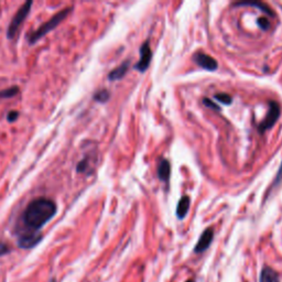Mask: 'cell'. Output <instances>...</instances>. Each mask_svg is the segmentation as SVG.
Masks as SVG:
<instances>
[{"mask_svg": "<svg viewBox=\"0 0 282 282\" xmlns=\"http://www.w3.org/2000/svg\"><path fill=\"white\" fill-rule=\"evenodd\" d=\"M187 282H194V280H188Z\"/></svg>", "mask_w": 282, "mask_h": 282, "instance_id": "cell-23", "label": "cell"}, {"mask_svg": "<svg viewBox=\"0 0 282 282\" xmlns=\"http://www.w3.org/2000/svg\"><path fill=\"white\" fill-rule=\"evenodd\" d=\"M260 282H280L279 275L271 267H264L260 273Z\"/></svg>", "mask_w": 282, "mask_h": 282, "instance_id": "cell-13", "label": "cell"}, {"mask_svg": "<svg viewBox=\"0 0 282 282\" xmlns=\"http://www.w3.org/2000/svg\"><path fill=\"white\" fill-rule=\"evenodd\" d=\"M236 7H238V6H251V7H257L259 10H261L262 12H265V14L274 17L275 14L274 11L269 7L268 5H266L265 3H261V2H240V3H237L235 4Z\"/></svg>", "mask_w": 282, "mask_h": 282, "instance_id": "cell-11", "label": "cell"}, {"mask_svg": "<svg viewBox=\"0 0 282 282\" xmlns=\"http://www.w3.org/2000/svg\"><path fill=\"white\" fill-rule=\"evenodd\" d=\"M280 114H281L280 105L278 104L277 101L271 100L270 102H269V112L267 114V116L259 124L258 131L260 133H264L266 130L272 128L274 126V124L277 123V120L279 119Z\"/></svg>", "mask_w": 282, "mask_h": 282, "instance_id": "cell-4", "label": "cell"}, {"mask_svg": "<svg viewBox=\"0 0 282 282\" xmlns=\"http://www.w3.org/2000/svg\"><path fill=\"white\" fill-rule=\"evenodd\" d=\"M33 3L32 2H27L24 3L19 10L16 12V15L12 18L11 22L8 25V29H7V38L8 39H14V38L17 36L19 29H20L21 24L24 22L25 19H27L28 15L30 14V10Z\"/></svg>", "mask_w": 282, "mask_h": 282, "instance_id": "cell-3", "label": "cell"}, {"mask_svg": "<svg viewBox=\"0 0 282 282\" xmlns=\"http://www.w3.org/2000/svg\"><path fill=\"white\" fill-rule=\"evenodd\" d=\"M89 170V159L86 157L78 163L76 165V171L78 173H87Z\"/></svg>", "mask_w": 282, "mask_h": 282, "instance_id": "cell-16", "label": "cell"}, {"mask_svg": "<svg viewBox=\"0 0 282 282\" xmlns=\"http://www.w3.org/2000/svg\"><path fill=\"white\" fill-rule=\"evenodd\" d=\"M129 65H130V61H125L123 64L116 68H114L112 72L108 74V80L110 81H118L124 78V76L127 74L128 69H129Z\"/></svg>", "mask_w": 282, "mask_h": 282, "instance_id": "cell-10", "label": "cell"}, {"mask_svg": "<svg viewBox=\"0 0 282 282\" xmlns=\"http://www.w3.org/2000/svg\"><path fill=\"white\" fill-rule=\"evenodd\" d=\"M72 10H73L72 7H67L65 9L59 11L53 17H51L49 21L43 23L39 29L36 30L34 32H32L29 37V43L31 44V46H33V44H36L38 41L41 40L42 38H44L49 33V32L53 31L57 25H59L64 20V19H65L70 14V12H72Z\"/></svg>", "mask_w": 282, "mask_h": 282, "instance_id": "cell-2", "label": "cell"}, {"mask_svg": "<svg viewBox=\"0 0 282 282\" xmlns=\"http://www.w3.org/2000/svg\"><path fill=\"white\" fill-rule=\"evenodd\" d=\"M203 104L206 106V107L211 108V110H214V111H221V107L217 106L215 102L213 100H210L209 98H204L203 99Z\"/></svg>", "mask_w": 282, "mask_h": 282, "instance_id": "cell-19", "label": "cell"}, {"mask_svg": "<svg viewBox=\"0 0 282 282\" xmlns=\"http://www.w3.org/2000/svg\"><path fill=\"white\" fill-rule=\"evenodd\" d=\"M42 240L41 233L22 232L19 233L18 246L22 249H30L36 247Z\"/></svg>", "mask_w": 282, "mask_h": 282, "instance_id": "cell-5", "label": "cell"}, {"mask_svg": "<svg viewBox=\"0 0 282 282\" xmlns=\"http://www.w3.org/2000/svg\"><path fill=\"white\" fill-rule=\"evenodd\" d=\"M190 208V198L189 196L184 195L180 198V201L178 203L177 206V216L179 220H183L185 216H187L188 211Z\"/></svg>", "mask_w": 282, "mask_h": 282, "instance_id": "cell-12", "label": "cell"}, {"mask_svg": "<svg viewBox=\"0 0 282 282\" xmlns=\"http://www.w3.org/2000/svg\"><path fill=\"white\" fill-rule=\"evenodd\" d=\"M10 253V247L8 243H6L4 241H0V257L5 256Z\"/></svg>", "mask_w": 282, "mask_h": 282, "instance_id": "cell-20", "label": "cell"}, {"mask_svg": "<svg viewBox=\"0 0 282 282\" xmlns=\"http://www.w3.org/2000/svg\"><path fill=\"white\" fill-rule=\"evenodd\" d=\"M19 118V113L17 111H11L8 113L7 115V120L9 121V123H15V121Z\"/></svg>", "mask_w": 282, "mask_h": 282, "instance_id": "cell-21", "label": "cell"}, {"mask_svg": "<svg viewBox=\"0 0 282 282\" xmlns=\"http://www.w3.org/2000/svg\"><path fill=\"white\" fill-rule=\"evenodd\" d=\"M19 89L18 86H11L9 88H6L4 91H0V98H11V97H15V96L19 93Z\"/></svg>", "mask_w": 282, "mask_h": 282, "instance_id": "cell-15", "label": "cell"}, {"mask_svg": "<svg viewBox=\"0 0 282 282\" xmlns=\"http://www.w3.org/2000/svg\"><path fill=\"white\" fill-rule=\"evenodd\" d=\"M51 282H56V280H55V279H52V280H51Z\"/></svg>", "mask_w": 282, "mask_h": 282, "instance_id": "cell-22", "label": "cell"}, {"mask_svg": "<svg viewBox=\"0 0 282 282\" xmlns=\"http://www.w3.org/2000/svg\"><path fill=\"white\" fill-rule=\"evenodd\" d=\"M152 59V52L149 41H146L140 48V60L134 65V68L138 69L140 73H144L149 67Z\"/></svg>", "mask_w": 282, "mask_h": 282, "instance_id": "cell-6", "label": "cell"}, {"mask_svg": "<svg viewBox=\"0 0 282 282\" xmlns=\"http://www.w3.org/2000/svg\"><path fill=\"white\" fill-rule=\"evenodd\" d=\"M193 61L198 66H201L206 70H210V72L216 70L217 67H219V64H217L215 59L203 52H195L193 55Z\"/></svg>", "mask_w": 282, "mask_h": 282, "instance_id": "cell-7", "label": "cell"}, {"mask_svg": "<svg viewBox=\"0 0 282 282\" xmlns=\"http://www.w3.org/2000/svg\"><path fill=\"white\" fill-rule=\"evenodd\" d=\"M257 24H258V27L264 31H267V30L270 29V22H269L267 18H264V17L259 18L257 20Z\"/></svg>", "mask_w": 282, "mask_h": 282, "instance_id": "cell-18", "label": "cell"}, {"mask_svg": "<svg viewBox=\"0 0 282 282\" xmlns=\"http://www.w3.org/2000/svg\"><path fill=\"white\" fill-rule=\"evenodd\" d=\"M93 98L96 101L101 102V104H105V102H107L108 100H110L111 93H110V91H107V89H105V88L104 89H100V91H97V92L94 94Z\"/></svg>", "mask_w": 282, "mask_h": 282, "instance_id": "cell-14", "label": "cell"}, {"mask_svg": "<svg viewBox=\"0 0 282 282\" xmlns=\"http://www.w3.org/2000/svg\"><path fill=\"white\" fill-rule=\"evenodd\" d=\"M171 175V164L166 159H161L158 165V177L161 181L168 183Z\"/></svg>", "mask_w": 282, "mask_h": 282, "instance_id": "cell-9", "label": "cell"}, {"mask_svg": "<svg viewBox=\"0 0 282 282\" xmlns=\"http://www.w3.org/2000/svg\"><path fill=\"white\" fill-rule=\"evenodd\" d=\"M214 98L217 99L219 101H221L222 104H224V105H230V104H232V101H233V98L230 97V95L225 94V93L216 94L214 96Z\"/></svg>", "mask_w": 282, "mask_h": 282, "instance_id": "cell-17", "label": "cell"}, {"mask_svg": "<svg viewBox=\"0 0 282 282\" xmlns=\"http://www.w3.org/2000/svg\"><path fill=\"white\" fill-rule=\"evenodd\" d=\"M213 238H214V230L211 228L205 229L194 247V252L196 254H201L206 251V249L210 246L211 241H213Z\"/></svg>", "mask_w": 282, "mask_h": 282, "instance_id": "cell-8", "label": "cell"}, {"mask_svg": "<svg viewBox=\"0 0 282 282\" xmlns=\"http://www.w3.org/2000/svg\"><path fill=\"white\" fill-rule=\"evenodd\" d=\"M57 211L54 201L48 197H38L31 201L21 215L22 232L40 233V229L53 219Z\"/></svg>", "mask_w": 282, "mask_h": 282, "instance_id": "cell-1", "label": "cell"}]
</instances>
